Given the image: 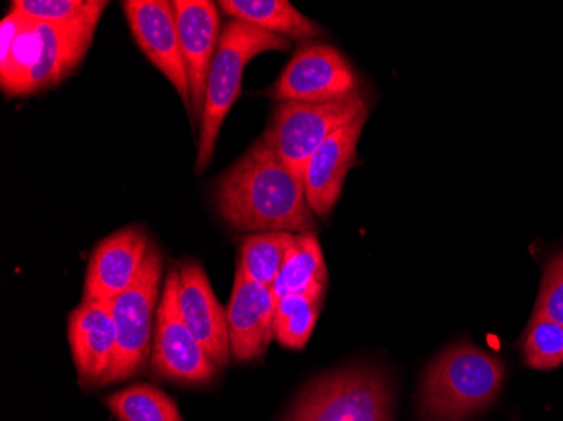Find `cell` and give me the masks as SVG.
Segmentation results:
<instances>
[{"label":"cell","mask_w":563,"mask_h":421,"mask_svg":"<svg viewBox=\"0 0 563 421\" xmlns=\"http://www.w3.org/2000/svg\"><path fill=\"white\" fill-rule=\"evenodd\" d=\"M391 389L382 373L351 367L309 386L286 421H391Z\"/></svg>","instance_id":"cell-5"},{"label":"cell","mask_w":563,"mask_h":421,"mask_svg":"<svg viewBox=\"0 0 563 421\" xmlns=\"http://www.w3.org/2000/svg\"><path fill=\"white\" fill-rule=\"evenodd\" d=\"M148 236L137 226L123 228L95 246L85 278L84 300L112 303L132 287L147 258Z\"/></svg>","instance_id":"cell-10"},{"label":"cell","mask_w":563,"mask_h":421,"mask_svg":"<svg viewBox=\"0 0 563 421\" xmlns=\"http://www.w3.org/2000/svg\"><path fill=\"white\" fill-rule=\"evenodd\" d=\"M122 5L135 43L147 56L148 62L166 76L185 103L186 112L192 117L191 88L183 58L173 2L125 0Z\"/></svg>","instance_id":"cell-9"},{"label":"cell","mask_w":563,"mask_h":421,"mask_svg":"<svg viewBox=\"0 0 563 421\" xmlns=\"http://www.w3.org/2000/svg\"><path fill=\"white\" fill-rule=\"evenodd\" d=\"M275 309L277 300L272 288L253 284L236 270L227 309L232 357L246 363L264 356L274 341Z\"/></svg>","instance_id":"cell-14"},{"label":"cell","mask_w":563,"mask_h":421,"mask_svg":"<svg viewBox=\"0 0 563 421\" xmlns=\"http://www.w3.org/2000/svg\"><path fill=\"white\" fill-rule=\"evenodd\" d=\"M523 361L531 369L552 372L563 364V325L533 313L523 337Z\"/></svg>","instance_id":"cell-22"},{"label":"cell","mask_w":563,"mask_h":421,"mask_svg":"<svg viewBox=\"0 0 563 421\" xmlns=\"http://www.w3.org/2000/svg\"><path fill=\"white\" fill-rule=\"evenodd\" d=\"M328 268L321 243L314 233H296L287 248L277 280L272 285L275 300L297 293L325 292Z\"/></svg>","instance_id":"cell-18"},{"label":"cell","mask_w":563,"mask_h":421,"mask_svg":"<svg viewBox=\"0 0 563 421\" xmlns=\"http://www.w3.org/2000/svg\"><path fill=\"white\" fill-rule=\"evenodd\" d=\"M324 292L282 297L274 315V339L280 346L302 350L311 339Z\"/></svg>","instance_id":"cell-20"},{"label":"cell","mask_w":563,"mask_h":421,"mask_svg":"<svg viewBox=\"0 0 563 421\" xmlns=\"http://www.w3.org/2000/svg\"><path fill=\"white\" fill-rule=\"evenodd\" d=\"M534 313L563 325V252L547 263Z\"/></svg>","instance_id":"cell-24"},{"label":"cell","mask_w":563,"mask_h":421,"mask_svg":"<svg viewBox=\"0 0 563 421\" xmlns=\"http://www.w3.org/2000/svg\"><path fill=\"white\" fill-rule=\"evenodd\" d=\"M368 112L362 93L331 101H282L272 113L264 141L300 179L319 145L341 126Z\"/></svg>","instance_id":"cell-4"},{"label":"cell","mask_w":563,"mask_h":421,"mask_svg":"<svg viewBox=\"0 0 563 421\" xmlns=\"http://www.w3.org/2000/svg\"><path fill=\"white\" fill-rule=\"evenodd\" d=\"M368 112L332 132L312 154L303 170L307 204L316 217H328L343 192L351 167L356 164V148Z\"/></svg>","instance_id":"cell-11"},{"label":"cell","mask_w":563,"mask_h":421,"mask_svg":"<svg viewBox=\"0 0 563 421\" xmlns=\"http://www.w3.org/2000/svg\"><path fill=\"white\" fill-rule=\"evenodd\" d=\"M120 421H183L176 403L154 386H129L107 400Z\"/></svg>","instance_id":"cell-21"},{"label":"cell","mask_w":563,"mask_h":421,"mask_svg":"<svg viewBox=\"0 0 563 421\" xmlns=\"http://www.w3.org/2000/svg\"><path fill=\"white\" fill-rule=\"evenodd\" d=\"M218 5L233 21L289 41H309L322 34L321 25L300 14L287 0H221Z\"/></svg>","instance_id":"cell-17"},{"label":"cell","mask_w":563,"mask_h":421,"mask_svg":"<svg viewBox=\"0 0 563 421\" xmlns=\"http://www.w3.org/2000/svg\"><path fill=\"white\" fill-rule=\"evenodd\" d=\"M354 93H360L356 73L336 47L324 43L302 44L268 91L278 103H318Z\"/></svg>","instance_id":"cell-8"},{"label":"cell","mask_w":563,"mask_h":421,"mask_svg":"<svg viewBox=\"0 0 563 421\" xmlns=\"http://www.w3.org/2000/svg\"><path fill=\"white\" fill-rule=\"evenodd\" d=\"M107 5L101 0H12L11 11L36 24L65 25L103 14Z\"/></svg>","instance_id":"cell-23"},{"label":"cell","mask_w":563,"mask_h":421,"mask_svg":"<svg viewBox=\"0 0 563 421\" xmlns=\"http://www.w3.org/2000/svg\"><path fill=\"white\" fill-rule=\"evenodd\" d=\"M179 310L199 344L205 347L218 369H223L232 357L227 310L214 296L207 272L196 262L179 265Z\"/></svg>","instance_id":"cell-12"},{"label":"cell","mask_w":563,"mask_h":421,"mask_svg":"<svg viewBox=\"0 0 563 421\" xmlns=\"http://www.w3.org/2000/svg\"><path fill=\"white\" fill-rule=\"evenodd\" d=\"M289 47L290 41L286 37L265 33L253 25L233 21V19L227 22L221 31L220 44L208 75L207 93H205V104L199 119L196 173L207 169L213 157L224 119L242 91L245 66L262 53L287 51Z\"/></svg>","instance_id":"cell-3"},{"label":"cell","mask_w":563,"mask_h":421,"mask_svg":"<svg viewBox=\"0 0 563 421\" xmlns=\"http://www.w3.org/2000/svg\"><path fill=\"white\" fill-rule=\"evenodd\" d=\"M214 202L230 226L246 233H312L316 228L303 180L278 159L264 139L218 179Z\"/></svg>","instance_id":"cell-1"},{"label":"cell","mask_w":563,"mask_h":421,"mask_svg":"<svg viewBox=\"0 0 563 421\" xmlns=\"http://www.w3.org/2000/svg\"><path fill=\"white\" fill-rule=\"evenodd\" d=\"M505 379L498 357L461 342L427 367L419 392L420 421H464L486 410Z\"/></svg>","instance_id":"cell-2"},{"label":"cell","mask_w":563,"mask_h":421,"mask_svg":"<svg viewBox=\"0 0 563 421\" xmlns=\"http://www.w3.org/2000/svg\"><path fill=\"white\" fill-rule=\"evenodd\" d=\"M177 292L179 268L173 267L157 307L156 328L152 339V369L163 378L186 385L210 381L217 375L218 367L183 321Z\"/></svg>","instance_id":"cell-7"},{"label":"cell","mask_w":563,"mask_h":421,"mask_svg":"<svg viewBox=\"0 0 563 421\" xmlns=\"http://www.w3.org/2000/svg\"><path fill=\"white\" fill-rule=\"evenodd\" d=\"M173 9L191 88L192 117L199 120L211 63L220 44V12L210 0H174Z\"/></svg>","instance_id":"cell-13"},{"label":"cell","mask_w":563,"mask_h":421,"mask_svg":"<svg viewBox=\"0 0 563 421\" xmlns=\"http://www.w3.org/2000/svg\"><path fill=\"white\" fill-rule=\"evenodd\" d=\"M100 18L101 14L91 15L65 25L37 24L43 49L40 62L22 87L21 97L55 87L75 71L90 49Z\"/></svg>","instance_id":"cell-16"},{"label":"cell","mask_w":563,"mask_h":421,"mask_svg":"<svg viewBox=\"0 0 563 421\" xmlns=\"http://www.w3.org/2000/svg\"><path fill=\"white\" fill-rule=\"evenodd\" d=\"M294 234L287 231H267L250 234L240 246L239 268L236 270L253 284L272 288L277 280L282 263Z\"/></svg>","instance_id":"cell-19"},{"label":"cell","mask_w":563,"mask_h":421,"mask_svg":"<svg viewBox=\"0 0 563 421\" xmlns=\"http://www.w3.org/2000/svg\"><path fill=\"white\" fill-rule=\"evenodd\" d=\"M68 339L81 385H101L115 356L112 303L84 300L69 315Z\"/></svg>","instance_id":"cell-15"},{"label":"cell","mask_w":563,"mask_h":421,"mask_svg":"<svg viewBox=\"0 0 563 421\" xmlns=\"http://www.w3.org/2000/svg\"><path fill=\"white\" fill-rule=\"evenodd\" d=\"M163 255L151 245L135 284L112 302L117 332L115 356L101 385L125 381L137 375L152 354V321L159 299Z\"/></svg>","instance_id":"cell-6"}]
</instances>
